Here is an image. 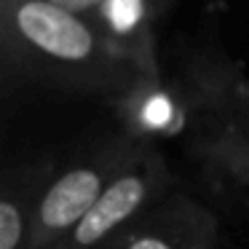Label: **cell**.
Wrapping results in <instances>:
<instances>
[{"instance_id":"cell-4","label":"cell","mask_w":249,"mask_h":249,"mask_svg":"<svg viewBox=\"0 0 249 249\" xmlns=\"http://www.w3.org/2000/svg\"><path fill=\"white\" fill-rule=\"evenodd\" d=\"M17 30L33 49L65 65H83L94 56V35L75 14L49 0H27L14 14Z\"/></svg>"},{"instance_id":"cell-2","label":"cell","mask_w":249,"mask_h":249,"mask_svg":"<svg viewBox=\"0 0 249 249\" xmlns=\"http://www.w3.org/2000/svg\"><path fill=\"white\" fill-rule=\"evenodd\" d=\"M134 150V142H113L56 172L38 198L27 249H54L89 214Z\"/></svg>"},{"instance_id":"cell-1","label":"cell","mask_w":249,"mask_h":249,"mask_svg":"<svg viewBox=\"0 0 249 249\" xmlns=\"http://www.w3.org/2000/svg\"><path fill=\"white\" fill-rule=\"evenodd\" d=\"M174 179L161 153L137 145L134 156L124 163L113 182L105 188L89 214L56 244L54 249H102L131 222L172 196Z\"/></svg>"},{"instance_id":"cell-5","label":"cell","mask_w":249,"mask_h":249,"mask_svg":"<svg viewBox=\"0 0 249 249\" xmlns=\"http://www.w3.org/2000/svg\"><path fill=\"white\" fill-rule=\"evenodd\" d=\"M51 163H27L6 174L0 193V249H27L40 193L54 177Z\"/></svg>"},{"instance_id":"cell-6","label":"cell","mask_w":249,"mask_h":249,"mask_svg":"<svg viewBox=\"0 0 249 249\" xmlns=\"http://www.w3.org/2000/svg\"><path fill=\"white\" fill-rule=\"evenodd\" d=\"M206 145V156L214 163L212 169L249 193V124L225 126L214 131Z\"/></svg>"},{"instance_id":"cell-9","label":"cell","mask_w":249,"mask_h":249,"mask_svg":"<svg viewBox=\"0 0 249 249\" xmlns=\"http://www.w3.org/2000/svg\"><path fill=\"white\" fill-rule=\"evenodd\" d=\"M49 3H54V6L65 8V11H70V14H78V11L94 8L97 3H102V0H49Z\"/></svg>"},{"instance_id":"cell-7","label":"cell","mask_w":249,"mask_h":249,"mask_svg":"<svg viewBox=\"0 0 249 249\" xmlns=\"http://www.w3.org/2000/svg\"><path fill=\"white\" fill-rule=\"evenodd\" d=\"M105 17L115 33H129L142 19V0H105Z\"/></svg>"},{"instance_id":"cell-8","label":"cell","mask_w":249,"mask_h":249,"mask_svg":"<svg viewBox=\"0 0 249 249\" xmlns=\"http://www.w3.org/2000/svg\"><path fill=\"white\" fill-rule=\"evenodd\" d=\"M174 118V105L163 94H153L145 105H142V124L150 131H163L172 126Z\"/></svg>"},{"instance_id":"cell-3","label":"cell","mask_w":249,"mask_h":249,"mask_svg":"<svg viewBox=\"0 0 249 249\" xmlns=\"http://www.w3.org/2000/svg\"><path fill=\"white\" fill-rule=\"evenodd\" d=\"M220 225L212 209L172 193L102 249H217Z\"/></svg>"}]
</instances>
